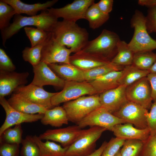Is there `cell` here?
<instances>
[{
	"label": "cell",
	"instance_id": "39",
	"mask_svg": "<svg viewBox=\"0 0 156 156\" xmlns=\"http://www.w3.org/2000/svg\"><path fill=\"white\" fill-rule=\"evenodd\" d=\"M140 156H156V133L150 135L143 142Z\"/></svg>",
	"mask_w": 156,
	"mask_h": 156
},
{
	"label": "cell",
	"instance_id": "9",
	"mask_svg": "<svg viewBox=\"0 0 156 156\" xmlns=\"http://www.w3.org/2000/svg\"><path fill=\"white\" fill-rule=\"evenodd\" d=\"M94 0H75L71 3L59 8H51L47 10L57 18L74 22L82 19H85L88 9L94 3Z\"/></svg>",
	"mask_w": 156,
	"mask_h": 156
},
{
	"label": "cell",
	"instance_id": "27",
	"mask_svg": "<svg viewBox=\"0 0 156 156\" xmlns=\"http://www.w3.org/2000/svg\"><path fill=\"white\" fill-rule=\"evenodd\" d=\"M119 80L120 85L127 86L137 81L146 77L149 71L140 69L133 65L125 66Z\"/></svg>",
	"mask_w": 156,
	"mask_h": 156
},
{
	"label": "cell",
	"instance_id": "21",
	"mask_svg": "<svg viewBox=\"0 0 156 156\" xmlns=\"http://www.w3.org/2000/svg\"><path fill=\"white\" fill-rule=\"evenodd\" d=\"M11 6L15 10L16 14H26L30 16L37 15L38 12L47 10L58 1L53 0L44 3H38L32 4L24 3L20 0H2Z\"/></svg>",
	"mask_w": 156,
	"mask_h": 156
},
{
	"label": "cell",
	"instance_id": "37",
	"mask_svg": "<svg viewBox=\"0 0 156 156\" xmlns=\"http://www.w3.org/2000/svg\"><path fill=\"white\" fill-rule=\"evenodd\" d=\"M20 152L21 156H40L39 148L32 136L28 135L23 139Z\"/></svg>",
	"mask_w": 156,
	"mask_h": 156
},
{
	"label": "cell",
	"instance_id": "45",
	"mask_svg": "<svg viewBox=\"0 0 156 156\" xmlns=\"http://www.w3.org/2000/svg\"><path fill=\"white\" fill-rule=\"evenodd\" d=\"M146 77L151 85L153 101H156V74L150 73Z\"/></svg>",
	"mask_w": 156,
	"mask_h": 156
},
{
	"label": "cell",
	"instance_id": "15",
	"mask_svg": "<svg viewBox=\"0 0 156 156\" xmlns=\"http://www.w3.org/2000/svg\"><path fill=\"white\" fill-rule=\"evenodd\" d=\"M83 130L77 125L62 128L49 129L38 137L41 140L57 142L60 143L63 147H68L77 139Z\"/></svg>",
	"mask_w": 156,
	"mask_h": 156
},
{
	"label": "cell",
	"instance_id": "34",
	"mask_svg": "<svg viewBox=\"0 0 156 156\" xmlns=\"http://www.w3.org/2000/svg\"><path fill=\"white\" fill-rule=\"evenodd\" d=\"M143 144L139 140H125L120 150L121 156H140Z\"/></svg>",
	"mask_w": 156,
	"mask_h": 156
},
{
	"label": "cell",
	"instance_id": "4",
	"mask_svg": "<svg viewBox=\"0 0 156 156\" xmlns=\"http://www.w3.org/2000/svg\"><path fill=\"white\" fill-rule=\"evenodd\" d=\"M120 40L116 33L104 29L97 37L89 41L81 50L111 61L109 59H113L117 53Z\"/></svg>",
	"mask_w": 156,
	"mask_h": 156
},
{
	"label": "cell",
	"instance_id": "5",
	"mask_svg": "<svg viewBox=\"0 0 156 156\" xmlns=\"http://www.w3.org/2000/svg\"><path fill=\"white\" fill-rule=\"evenodd\" d=\"M106 128L95 126L83 129L66 151L65 156H88L95 150L96 143Z\"/></svg>",
	"mask_w": 156,
	"mask_h": 156
},
{
	"label": "cell",
	"instance_id": "6",
	"mask_svg": "<svg viewBox=\"0 0 156 156\" xmlns=\"http://www.w3.org/2000/svg\"><path fill=\"white\" fill-rule=\"evenodd\" d=\"M69 121L77 124L89 114L101 107L99 95L84 96L64 103Z\"/></svg>",
	"mask_w": 156,
	"mask_h": 156
},
{
	"label": "cell",
	"instance_id": "18",
	"mask_svg": "<svg viewBox=\"0 0 156 156\" xmlns=\"http://www.w3.org/2000/svg\"><path fill=\"white\" fill-rule=\"evenodd\" d=\"M29 75L27 72L0 71V97L10 94L19 86L26 84Z\"/></svg>",
	"mask_w": 156,
	"mask_h": 156
},
{
	"label": "cell",
	"instance_id": "10",
	"mask_svg": "<svg viewBox=\"0 0 156 156\" xmlns=\"http://www.w3.org/2000/svg\"><path fill=\"white\" fill-rule=\"evenodd\" d=\"M127 123L123 120L111 113L101 107L94 110L77 125L81 129L86 127L97 126L104 127L110 131L115 125Z\"/></svg>",
	"mask_w": 156,
	"mask_h": 156
},
{
	"label": "cell",
	"instance_id": "41",
	"mask_svg": "<svg viewBox=\"0 0 156 156\" xmlns=\"http://www.w3.org/2000/svg\"><path fill=\"white\" fill-rule=\"evenodd\" d=\"M16 69L14 65L4 50L0 49V71L12 72Z\"/></svg>",
	"mask_w": 156,
	"mask_h": 156
},
{
	"label": "cell",
	"instance_id": "32",
	"mask_svg": "<svg viewBox=\"0 0 156 156\" xmlns=\"http://www.w3.org/2000/svg\"><path fill=\"white\" fill-rule=\"evenodd\" d=\"M23 130L21 124L15 125L13 128L6 129L0 136V143L19 144L22 143Z\"/></svg>",
	"mask_w": 156,
	"mask_h": 156
},
{
	"label": "cell",
	"instance_id": "29",
	"mask_svg": "<svg viewBox=\"0 0 156 156\" xmlns=\"http://www.w3.org/2000/svg\"><path fill=\"white\" fill-rule=\"evenodd\" d=\"M109 18V14H105L99 8L96 3L92 5L87 10L85 19L89 23L90 27L92 29H97L106 22Z\"/></svg>",
	"mask_w": 156,
	"mask_h": 156
},
{
	"label": "cell",
	"instance_id": "17",
	"mask_svg": "<svg viewBox=\"0 0 156 156\" xmlns=\"http://www.w3.org/2000/svg\"><path fill=\"white\" fill-rule=\"evenodd\" d=\"M34 76L31 83L40 87L51 85L63 88L65 81L58 76L45 63L33 66Z\"/></svg>",
	"mask_w": 156,
	"mask_h": 156
},
{
	"label": "cell",
	"instance_id": "33",
	"mask_svg": "<svg viewBox=\"0 0 156 156\" xmlns=\"http://www.w3.org/2000/svg\"><path fill=\"white\" fill-rule=\"evenodd\" d=\"M45 41L33 47H26L22 52L23 60L32 66L38 64L41 62L42 50Z\"/></svg>",
	"mask_w": 156,
	"mask_h": 156
},
{
	"label": "cell",
	"instance_id": "11",
	"mask_svg": "<svg viewBox=\"0 0 156 156\" xmlns=\"http://www.w3.org/2000/svg\"><path fill=\"white\" fill-rule=\"evenodd\" d=\"M147 109L131 102L128 101L119 110L113 114L117 117L143 129L148 128Z\"/></svg>",
	"mask_w": 156,
	"mask_h": 156
},
{
	"label": "cell",
	"instance_id": "8",
	"mask_svg": "<svg viewBox=\"0 0 156 156\" xmlns=\"http://www.w3.org/2000/svg\"><path fill=\"white\" fill-rule=\"evenodd\" d=\"M72 53L70 49L57 42L50 32L42 50L41 62L47 64L57 63L70 64Z\"/></svg>",
	"mask_w": 156,
	"mask_h": 156
},
{
	"label": "cell",
	"instance_id": "40",
	"mask_svg": "<svg viewBox=\"0 0 156 156\" xmlns=\"http://www.w3.org/2000/svg\"><path fill=\"white\" fill-rule=\"evenodd\" d=\"M146 25L149 34L156 33V6L149 8L145 16Z\"/></svg>",
	"mask_w": 156,
	"mask_h": 156
},
{
	"label": "cell",
	"instance_id": "47",
	"mask_svg": "<svg viewBox=\"0 0 156 156\" xmlns=\"http://www.w3.org/2000/svg\"><path fill=\"white\" fill-rule=\"evenodd\" d=\"M107 143V142L106 141L104 142L99 148L88 156H101Z\"/></svg>",
	"mask_w": 156,
	"mask_h": 156
},
{
	"label": "cell",
	"instance_id": "25",
	"mask_svg": "<svg viewBox=\"0 0 156 156\" xmlns=\"http://www.w3.org/2000/svg\"><path fill=\"white\" fill-rule=\"evenodd\" d=\"M40 121L43 125H49L55 127H60L63 125H67L69 121L65 109L63 106H60L47 109Z\"/></svg>",
	"mask_w": 156,
	"mask_h": 156
},
{
	"label": "cell",
	"instance_id": "48",
	"mask_svg": "<svg viewBox=\"0 0 156 156\" xmlns=\"http://www.w3.org/2000/svg\"><path fill=\"white\" fill-rule=\"evenodd\" d=\"M148 70L150 73L156 74V61Z\"/></svg>",
	"mask_w": 156,
	"mask_h": 156
},
{
	"label": "cell",
	"instance_id": "44",
	"mask_svg": "<svg viewBox=\"0 0 156 156\" xmlns=\"http://www.w3.org/2000/svg\"><path fill=\"white\" fill-rule=\"evenodd\" d=\"M113 3V0H101L96 4L102 12L109 14L112 10Z\"/></svg>",
	"mask_w": 156,
	"mask_h": 156
},
{
	"label": "cell",
	"instance_id": "31",
	"mask_svg": "<svg viewBox=\"0 0 156 156\" xmlns=\"http://www.w3.org/2000/svg\"><path fill=\"white\" fill-rule=\"evenodd\" d=\"M156 61V54L152 51L134 53L133 65L143 70H148Z\"/></svg>",
	"mask_w": 156,
	"mask_h": 156
},
{
	"label": "cell",
	"instance_id": "13",
	"mask_svg": "<svg viewBox=\"0 0 156 156\" xmlns=\"http://www.w3.org/2000/svg\"><path fill=\"white\" fill-rule=\"evenodd\" d=\"M0 104L6 114L5 121L0 128V136L6 129L12 126L36 122L40 120L44 116V114H29L16 110L9 105L5 97H0Z\"/></svg>",
	"mask_w": 156,
	"mask_h": 156
},
{
	"label": "cell",
	"instance_id": "35",
	"mask_svg": "<svg viewBox=\"0 0 156 156\" xmlns=\"http://www.w3.org/2000/svg\"><path fill=\"white\" fill-rule=\"evenodd\" d=\"M24 30L27 36L30 40L31 47H34L44 42L50 32L32 27H25Z\"/></svg>",
	"mask_w": 156,
	"mask_h": 156
},
{
	"label": "cell",
	"instance_id": "3",
	"mask_svg": "<svg viewBox=\"0 0 156 156\" xmlns=\"http://www.w3.org/2000/svg\"><path fill=\"white\" fill-rule=\"evenodd\" d=\"M130 23L134 31L131 40L128 43L130 49L134 53L152 51L156 49V40L151 37L147 31L145 16L143 13L136 10Z\"/></svg>",
	"mask_w": 156,
	"mask_h": 156
},
{
	"label": "cell",
	"instance_id": "23",
	"mask_svg": "<svg viewBox=\"0 0 156 156\" xmlns=\"http://www.w3.org/2000/svg\"><path fill=\"white\" fill-rule=\"evenodd\" d=\"M122 70L110 72L89 82L94 88L97 94H100L120 85L119 80L122 75Z\"/></svg>",
	"mask_w": 156,
	"mask_h": 156
},
{
	"label": "cell",
	"instance_id": "14",
	"mask_svg": "<svg viewBox=\"0 0 156 156\" xmlns=\"http://www.w3.org/2000/svg\"><path fill=\"white\" fill-rule=\"evenodd\" d=\"M14 93L22 96L30 101L42 106L47 109L54 107L51 103V99L57 92H50L41 87L30 83L18 87Z\"/></svg>",
	"mask_w": 156,
	"mask_h": 156
},
{
	"label": "cell",
	"instance_id": "1",
	"mask_svg": "<svg viewBox=\"0 0 156 156\" xmlns=\"http://www.w3.org/2000/svg\"><path fill=\"white\" fill-rule=\"evenodd\" d=\"M50 32L57 42L75 53L81 50L89 41L87 30L76 22L64 20L58 21Z\"/></svg>",
	"mask_w": 156,
	"mask_h": 156
},
{
	"label": "cell",
	"instance_id": "2",
	"mask_svg": "<svg viewBox=\"0 0 156 156\" xmlns=\"http://www.w3.org/2000/svg\"><path fill=\"white\" fill-rule=\"evenodd\" d=\"M47 10L42 11L38 15L32 16L15 15L12 23L7 27L1 31L3 45H5L8 39L16 34L23 27L35 26L37 28L50 32L58 21V18L49 13Z\"/></svg>",
	"mask_w": 156,
	"mask_h": 156
},
{
	"label": "cell",
	"instance_id": "42",
	"mask_svg": "<svg viewBox=\"0 0 156 156\" xmlns=\"http://www.w3.org/2000/svg\"><path fill=\"white\" fill-rule=\"evenodd\" d=\"M0 156H18L20 153L19 145L1 142Z\"/></svg>",
	"mask_w": 156,
	"mask_h": 156
},
{
	"label": "cell",
	"instance_id": "28",
	"mask_svg": "<svg viewBox=\"0 0 156 156\" xmlns=\"http://www.w3.org/2000/svg\"><path fill=\"white\" fill-rule=\"evenodd\" d=\"M134 54V53L130 49L128 43L120 40L117 45V53L111 62L122 66L131 65Z\"/></svg>",
	"mask_w": 156,
	"mask_h": 156
},
{
	"label": "cell",
	"instance_id": "49",
	"mask_svg": "<svg viewBox=\"0 0 156 156\" xmlns=\"http://www.w3.org/2000/svg\"><path fill=\"white\" fill-rule=\"evenodd\" d=\"M120 150L114 156H121L120 153Z\"/></svg>",
	"mask_w": 156,
	"mask_h": 156
},
{
	"label": "cell",
	"instance_id": "20",
	"mask_svg": "<svg viewBox=\"0 0 156 156\" xmlns=\"http://www.w3.org/2000/svg\"><path fill=\"white\" fill-rule=\"evenodd\" d=\"M111 61L82 50L70 56V63L86 70L107 64Z\"/></svg>",
	"mask_w": 156,
	"mask_h": 156
},
{
	"label": "cell",
	"instance_id": "7",
	"mask_svg": "<svg viewBox=\"0 0 156 156\" xmlns=\"http://www.w3.org/2000/svg\"><path fill=\"white\" fill-rule=\"evenodd\" d=\"M96 94V90L89 82L65 81L62 90L52 98L51 103L54 107L86 95Z\"/></svg>",
	"mask_w": 156,
	"mask_h": 156
},
{
	"label": "cell",
	"instance_id": "46",
	"mask_svg": "<svg viewBox=\"0 0 156 156\" xmlns=\"http://www.w3.org/2000/svg\"><path fill=\"white\" fill-rule=\"evenodd\" d=\"M138 3L140 5L148 8L156 6V0H139Z\"/></svg>",
	"mask_w": 156,
	"mask_h": 156
},
{
	"label": "cell",
	"instance_id": "26",
	"mask_svg": "<svg viewBox=\"0 0 156 156\" xmlns=\"http://www.w3.org/2000/svg\"><path fill=\"white\" fill-rule=\"evenodd\" d=\"M32 137L39 148L40 156H65L68 147H62L60 145L48 140L43 142L36 135Z\"/></svg>",
	"mask_w": 156,
	"mask_h": 156
},
{
	"label": "cell",
	"instance_id": "43",
	"mask_svg": "<svg viewBox=\"0 0 156 156\" xmlns=\"http://www.w3.org/2000/svg\"><path fill=\"white\" fill-rule=\"evenodd\" d=\"M147 117L148 127L149 129L150 135L156 133V101L152 103Z\"/></svg>",
	"mask_w": 156,
	"mask_h": 156
},
{
	"label": "cell",
	"instance_id": "24",
	"mask_svg": "<svg viewBox=\"0 0 156 156\" xmlns=\"http://www.w3.org/2000/svg\"><path fill=\"white\" fill-rule=\"evenodd\" d=\"M8 101L14 109L25 114H44L47 110L42 106L30 101L20 95L14 93Z\"/></svg>",
	"mask_w": 156,
	"mask_h": 156
},
{
	"label": "cell",
	"instance_id": "16",
	"mask_svg": "<svg viewBox=\"0 0 156 156\" xmlns=\"http://www.w3.org/2000/svg\"><path fill=\"white\" fill-rule=\"evenodd\" d=\"M127 86L120 85L99 95L101 107L112 114L119 110L129 101L126 95Z\"/></svg>",
	"mask_w": 156,
	"mask_h": 156
},
{
	"label": "cell",
	"instance_id": "38",
	"mask_svg": "<svg viewBox=\"0 0 156 156\" xmlns=\"http://www.w3.org/2000/svg\"><path fill=\"white\" fill-rule=\"evenodd\" d=\"M125 140L116 137L112 138L107 142L101 156H114L120 149Z\"/></svg>",
	"mask_w": 156,
	"mask_h": 156
},
{
	"label": "cell",
	"instance_id": "22",
	"mask_svg": "<svg viewBox=\"0 0 156 156\" xmlns=\"http://www.w3.org/2000/svg\"><path fill=\"white\" fill-rule=\"evenodd\" d=\"M47 64L58 76L65 81H85L83 71L71 64Z\"/></svg>",
	"mask_w": 156,
	"mask_h": 156
},
{
	"label": "cell",
	"instance_id": "36",
	"mask_svg": "<svg viewBox=\"0 0 156 156\" xmlns=\"http://www.w3.org/2000/svg\"><path fill=\"white\" fill-rule=\"evenodd\" d=\"M16 14L13 7L2 0L0 1V29L2 31L10 25L11 18Z\"/></svg>",
	"mask_w": 156,
	"mask_h": 156
},
{
	"label": "cell",
	"instance_id": "19",
	"mask_svg": "<svg viewBox=\"0 0 156 156\" xmlns=\"http://www.w3.org/2000/svg\"><path fill=\"white\" fill-rule=\"evenodd\" d=\"M110 131L113 132L116 137L120 139L125 140H137L143 142L145 141L150 135V131L148 127L139 129L128 123L116 125Z\"/></svg>",
	"mask_w": 156,
	"mask_h": 156
},
{
	"label": "cell",
	"instance_id": "30",
	"mask_svg": "<svg viewBox=\"0 0 156 156\" xmlns=\"http://www.w3.org/2000/svg\"><path fill=\"white\" fill-rule=\"evenodd\" d=\"M123 66L112 63L98 66L91 69L83 70L85 81L89 82L110 72L122 70Z\"/></svg>",
	"mask_w": 156,
	"mask_h": 156
},
{
	"label": "cell",
	"instance_id": "12",
	"mask_svg": "<svg viewBox=\"0 0 156 156\" xmlns=\"http://www.w3.org/2000/svg\"><path fill=\"white\" fill-rule=\"evenodd\" d=\"M126 94L129 101L148 109L153 101L150 83L147 77L143 78L127 87Z\"/></svg>",
	"mask_w": 156,
	"mask_h": 156
}]
</instances>
